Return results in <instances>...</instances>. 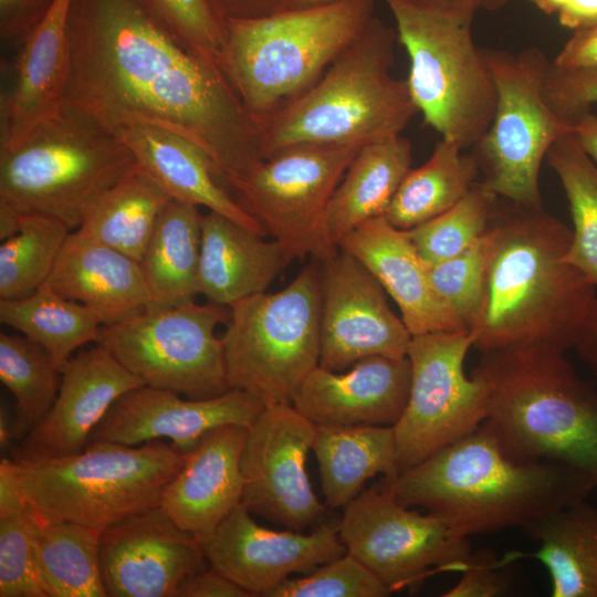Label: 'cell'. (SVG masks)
Wrapping results in <instances>:
<instances>
[{"label": "cell", "mask_w": 597, "mask_h": 597, "mask_svg": "<svg viewBox=\"0 0 597 597\" xmlns=\"http://www.w3.org/2000/svg\"><path fill=\"white\" fill-rule=\"evenodd\" d=\"M70 1L55 0L20 45L12 82L1 94L0 147L20 142L63 103L71 67Z\"/></svg>", "instance_id": "cell-25"}, {"label": "cell", "mask_w": 597, "mask_h": 597, "mask_svg": "<svg viewBox=\"0 0 597 597\" xmlns=\"http://www.w3.org/2000/svg\"><path fill=\"white\" fill-rule=\"evenodd\" d=\"M312 450L332 509L344 507L376 474L391 480L399 473L392 426H315Z\"/></svg>", "instance_id": "cell-30"}, {"label": "cell", "mask_w": 597, "mask_h": 597, "mask_svg": "<svg viewBox=\"0 0 597 597\" xmlns=\"http://www.w3.org/2000/svg\"><path fill=\"white\" fill-rule=\"evenodd\" d=\"M483 293L469 329L483 352L551 349L576 342L596 286L566 259L572 229L541 206L499 198L486 229Z\"/></svg>", "instance_id": "cell-2"}, {"label": "cell", "mask_w": 597, "mask_h": 597, "mask_svg": "<svg viewBox=\"0 0 597 597\" xmlns=\"http://www.w3.org/2000/svg\"><path fill=\"white\" fill-rule=\"evenodd\" d=\"M136 165L117 134L63 102L20 142L0 147V200L76 230Z\"/></svg>", "instance_id": "cell-7"}, {"label": "cell", "mask_w": 597, "mask_h": 597, "mask_svg": "<svg viewBox=\"0 0 597 597\" xmlns=\"http://www.w3.org/2000/svg\"><path fill=\"white\" fill-rule=\"evenodd\" d=\"M187 454L163 440L138 447L95 441L76 454L14 463L40 524L73 522L103 532L160 506Z\"/></svg>", "instance_id": "cell-8"}, {"label": "cell", "mask_w": 597, "mask_h": 597, "mask_svg": "<svg viewBox=\"0 0 597 597\" xmlns=\"http://www.w3.org/2000/svg\"><path fill=\"white\" fill-rule=\"evenodd\" d=\"M390 594L370 569L346 553L302 577H289L266 597H386Z\"/></svg>", "instance_id": "cell-43"}, {"label": "cell", "mask_w": 597, "mask_h": 597, "mask_svg": "<svg viewBox=\"0 0 597 597\" xmlns=\"http://www.w3.org/2000/svg\"><path fill=\"white\" fill-rule=\"evenodd\" d=\"M20 216L11 205L0 200V239L7 240L13 237L20 227Z\"/></svg>", "instance_id": "cell-56"}, {"label": "cell", "mask_w": 597, "mask_h": 597, "mask_svg": "<svg viewBox=\"0 0 597 597\" xmlns=\"http://www.w3.org/2000/svg\"><path fill=\"white\" fill-rule=\"evenodd\" d=\"M410 385L407 356H369L347 371L317 366L292 405L315 426H394L407 406Z\"/></svg>", "instance_id": "cell-22"}, {"label": "cell", "mask_w": 597, "mask_h": 597, "mask_svg": "<svg viewBox=\"0 0 597 597\" xmlns=\"http://www.w3.org/2000/svg\"><path fill=\"white\" fill-rule=\"evenodd\" d=\"M13 459L0 462V519L17 514L28 507Z\"/></svg>", "instance_id": "cell-51"}, {"label": "cell", "mask_w": 597, "mask_h": 597, "mask_svg": "<svg viewBox=\"0 0 597 597\" xmlns=\"http://www.w3.org/2000/svg\"><path fill=\"white\" fill-rule=\"evenodd\" d=\"M287 264L274 239L214 211L201 216L199 292L214 304L230 307L265 292Z\"/></svg>", "instance_id": "cell-28"}, {"label": "cell", "mask_w": 597, "mask_h": 597, "mask_svg": "<svg viewBox=\"0 0 597 597\" xmlns=\"http://www.w3.org/2000/svg\"><path fill=\"white\" fill-rule=\"evenodd\" d=\"M545 158L569 203L573 229L566 259L597 289V166L573 133L559 137Z\"/></svg>", "instance_id": "cell-37"}, {"label": "cell", "mask_w": 597, "mask_h": 597, "mask_svg": "<svg viewBox=\"0 0 597 597\" xmlns=\"http://www.w3.org/2000/svg\"><path fill=\"white\" fill-rule=\"evenodd\" d=\"M552 64L561 69H597V23L574 30Z\"/></svg>", "instance_id": "cell-49"}, {"label": "cell", "mask_w": 597, "mask_h": 597, "mask_svg": "<svg viewBox=\"0 0 597 597\" xmlns=\"http://www.w3.org/2000/svg\"><path fill=\"white\" fill-rule=\"evenodd\" d=\"M55 0H0V36L9 45H21L45 17Z\"/></svg>", "instance_id": "cell-47"}, {"label": "cell", "mask_w": 597, "mask_h": 597, "mask_svg": "<svg viewBox=\"0 0 597 597\" xmlns=\"http://www.w3.org/2000/svg\"><path fill=\"white\" fill-rule=\"evenodd\" d=\"M579 358L597 377V296L573 346Z\"/></svg>", "instance_id": "cell-54"}, {"label": "cell", "mask_w": 597, "mask_h": 597, "mask_svg": "<svg viewBox=\"0 0 597 597\" xmlns=\"http://www.w3.org/2000/svg\"><path fill=\"white\" fill-rule=\"evenodd\" d=\"M471 347L468 331L411 337L407 349L411 364L409 398L392 426L399 473L472 433L485 421V385L464 371Z\"/></svg>", "instance_id": "cell-15"}, {"label": "cell", "mask_w": 597, "mask_h": 597, "mask_svg": "<svg viewBox=\"0 0 597 597\" xmlns=\"http://www.w3.org/2000/svg\"><path fill=\"white\" fill-rule=\"evenodd\" d=\"M548 570L552 597H597V507L580 500L523 528Z\"/></svg>", "instance_id": "cell-31"}, {"label": "cell", "mask_w": 597, "mask_h": 597, "mask_svg": "<svg viewBox=\"0 0 597 597\" xmlns=\"http://www.w3.org/2000/svg\"><path fill=\"white\" fill-rule=\"evenodd\" d=\"M243 587L209 565L179 586L176 597H251Z\"/></svg>", "instance_id": "cell-48"}, {"label": "cell", "mask_w": 597, "mask_h": 597, "mask_svg": "<svg viewBox=\"0 0 597 597\" xmlns=\"http://www.w3.org/2000/svg\"><path fill=\"white\" fill-rule=\"evenodd\" d=\"M489 252L486 232L469 249L428 265L433 289L469 331L480 307Z\"/></svg>", "instance_id": "cell-44"}, {"label": "cell", "mask_w": 597, "mask_h": 597, "mask_svg": "<svg viewBox=\"0 0 597 597\" xmlns=\"http://www.w3.org/2000/svg\"><path fill=\"white\" fill-rule=\"evenodd\" d=\"M321 271L308 264L284 289L230 306L221 343L230 388L247 390L265 406L292 404L320 365Z\"/></svg>", "instance_id": "cell-10"}, {"label": "cell", "mask_w": 597, "mask_h": 597, "mask_svg": "<svg viewBox=\"0 0 597 597\" xmlns=\"http://www.w3.org/2000/svg\"><path fill=\"white\" fill-rule=\"evenodd\" d=\"M248 429L224 425L209 432L163 493L160 507L199 542L242 501L241 457Z\"/></svg>", "instance_id": "cell-24"}, {"label": "cell", "mask_w": 597, "mask_h": 597, "mask_svg": "<svg viewBox=\"0 0 597 597\" xmlns=\"http://www.w3.org/2000/svg\"><path fill=\"white\" fill-rule=\"evenodd\" d=\"M360 147L289 146L263 158L227 186L280 244L287 263L308 255L324 263L339 251L327 230V209Z\"/></svg>", "instance_id": "cell-12"}, {"label": "cell", "mask_w": 597, "mask_h": 597, "mask_svg": "<svg viewBox=\"0 0 597 597\" xmlns=\"http://www.w3.org/2000/svg\"><path fill=\"white\" fill-rule=\"evenodd\" d=\"M201 216L199 207L174 199L163 210L139 262L150 306H177L200 294Z\"/></svg>", "instance_id": "cell-32"}, {"label": "cell", "mask_w": 597, "mask_h": 597, "mask_svg": "<svg viewBox=\"0 0 597 597\" xmlns=\"http://www.w3.org/2000/svg\"><path fill=\"white\" fill-rule=\"evenodd\" d=\"M421 6L464 19H473L479 10H498L511 0H412Z\"/></svg>", "instance_id": "cell-53"}, {"label": "cell", "mask_w": 597, "mask_h": 597, "mask_svg": "<svg viewBox=\"0 0 597 597\" xmlns=\"http://www.w3.org/2000/svg\"><path fill=\"white\" fill-rule=\"evenodd\" d=\"M38 524L29 506L0 519V597H48L35 556Z\"/></svg>", "instance_id": "cell-42"}, {"label": "cell", "mask_w": 597, "mask_h": 597, "mask_svg": "<svg viewBox=\"0 0 597 597\" xmlns=\"http://www.w3.org/2000/svg\"><path fill=\"white\" fill-rule=\"evenodd\" d=\"M523 554L512 553L500 558L489 548L472 551L470 559L461 572V578L444 597H498L506 595L511 588V576L503 568L509 562Z\"/></svg>", "instance_id": "cell-46"}, {"label": "cell", "mask_w": 597, "mask_h": 597, "mask_svg": "<svg viewBox=\"0 0 597 597\" xmlns=\"http://www.w3.org/2000/svg\"><path fill=\"white\" fill-rule=\"evenodd\" d=\"M264 408L256 396L237 388L211 398L185 399L169 390L143 386L112 405L88 442L137 446L167 438L172 447L189 453L221 426L251 427Z\"/></svg>", "instance_id": "cell-20"}, {"label": "cell", "mask_w": 597, "mask_h": 597, "mask_svg": "<svg viewBox=\"0 0 597 597\" xmlns=\"http://www.w3.org/2000/svg\"><path fill=\"white\" fill-rule=\"evenodd\" d=\"M211 567L252 596H264L292 574H308L344 554L338 524L322 523L311 533L259 525L241 502L200 542Z\"/></svg>", "instance_id": "cell-18"}, {"label": "cell", "mask_w": 597, "mask_h": 597, "mask_svg": "<svg viewBox=\"0 0 597 597\" xmlns=\"http://www.w3.org/2000/svg\"><path fill=\"white\" fill-rule=\"evenodd\" d=\"M100 562L111 597H176L186 578L209 565L197 537L160 506L104 530Z\"/></svg>", "instance_id": "cell-19"}, {"label": "cell", "mask_w": 597, "mask_h": 597, "mask_svg": "<svg viewBox=\"0 0 597 597\" xmlns=\"http://www.w3.org/2000/svg\"><path fill=\"white\" fill-rule=\"evenodd\" d=\"M339 1H343V0H289V10L321 7V6L332 4Z\"/></svg>", "instance_id": "cell-57"}, {"label": "cell", "mask_w": 597, "mask_h": 597, "mask_svg": "<svg viewBox=\"0 0 597 597\" xmlns=\"http://www.w3.org/2000/svg\"><path fill=\"white\" fill-rule=\"evenodd\" d=\"M471 375L485 385L484 423L507 453L569 465L597 484V389L564 352H483Z\"/></svg>", "instance_id": "cell-4"}, {"label": "cell", "mask_w": 597, "mask_h": 597, "mask_svg": "<svg viewBox=\"0 0 597 597\" xmlns=\"http://www.w3.org/2000/svg\"><path fill=\"white\" fill-rule=\"evenodd\" d=\"M479 176L473 154L441 138L429 159L408 171L384 217L400 230L416 228L458 203Z\"/></svg>", "instance_id": "cell-34"}, {"label": "cell", "mask_w": 597, "mask_h": 597, "mask_svg": "<svg viewBox=\"0 0 597 597\" xmlns=\"http://www.w3.org/2000/svg\"><path fill=\"white\" fill-rule=\"evenodd\" d=\"M221 13L233 19H250L289 10V0H212Z\"/></svg>", "instance_id": "cell-52"}, {"label": "cell", "mask_w": 597, "mask_h": 597, "mask_svg": "<svg viewBox=\"0 0 597 597\" xmlns=\"http://www.w3.org/2000/svg\"><path fill=\"white\" fill-rule=\"evenodd\" d=\"M63 102L119 135L146 123L199 147L222 185L263 159L261 125L224 73L190 52L140 0H71Z\"/></svg>", "instance_id": "cell-1"}, {"label": "cell", "mask_w": 597, "mask_h": 597, "mask_svg": "<svg viewBox=\"0 0 597 597\" xmlns=\"http://www.w3.org/2000/svg\"><path fill=\"white\" fill-rule=\"evenodd\" d=\"M499 198L479 180L452 208L405 231L428 265L446 261L469 249L484 234Z\"/></svg>", "instance_id": "cell-40"}, {"label": "cell", "mask_w": 597, "mask_h": 597, "mask_svg": "<svg viewBox=\"0 0 597 597\" xmlns=\"http://www.w3.org/2000/svg\"><path fill=\"white\" fill-rule=\"evenodd\" d=\"M545 97L558 116L573 123L597 103V69H561L551 61Z\"/></svg>", "instance_id": "cell-45"}, {"label": "cell", "mask_w": 597, "mask_h": 597, "mask_svg": "<svg viewBox=\"0 0 597 597\" xmlns=\"http://www.w3.org/2000/svg\"><path fill=\"white\" fill-rule=\"evenodd\" d=\"M398 41L409 56L411 98L441 138L473 147L490 127L496 87L483 50L472 39V19L437 11L412 0H384Z\"/></svg>", "instance_id": "cell-9"}, {"label": "cell", "mask_w": 597, "mask_h": 597, "mask_svg": "<svg viewBox=\"0 0 597 597\" xmlns=\"http://www.w3.org/2000/svg\"><path fill=\"white\" fill-rule=\"evenodd\" d=\"M411 163V143L401 134L359 148L327 209V230L337 247L358 226L384 216Z\"/></svg>", "instance_id": "cell-29"}, {"label": "cell", "mask_w": 597, "mask_h": 597, "mask_svg": "<svg viewBox=\"0 0 597 597\" xmlns=\"http://www.w3.org/2000/svg\"><path fill=\"white\" fill-rule=\"evenodd\" d=\"M169 200L137 164L93 205L77 230L140 262Z\"/></svg>", "instance_id": "cell-33"}, {"label": "cell", "mask_w": 597, "mask_h": 597, "mask_svg": "<svg viewBox=\"0 0 597 597\" xmlns=\"http://www.w3.org/2000/svg\"><path fill=\"white\" fill-rule=\"evenodd\" d=\"M100 531L73 522L38 524L35 556L48 597H107Z\"/></svg>", "instance_id": "cell-36"}, {"label": "cell", "mask_w": 597, "mask_h": 597, "mask_svg": "<svg viewBox=\"0 0 597 597\" xmlns=\"http://www.w3.org/2000/svg\"><path fill=\"white\" fill-rule=\"evenodd\" d=\"M572 124L578 145L597 166V115L588 111Z\"/></svg>", "instance_id": "cell-55"}, {"label": "cell", "mask_w": 597, "mask_h": 597, "mask_svg": "<svg viewBox=\"0 0 597 597\" xmlns=\"http://www.w3.org/2000/svg\"><path fill=\"white\" fill-rule=\"evenodd\" d=\"M375 0L228 18L222 71L260 125L312 86L374 17Z\"/></svg>", "instance_id": "cell-6"}, {"label": "cell", "mask_w": 597, "mask_h": 597, "mask_svg": "<svg viewBox=\"0 0 597 597\" xmlns=\"http://www.w3.org/2000/svg\"><path fill=\"white\" fill-rule=\"evenodd\" d=\"M322 264L318 366L343 371L369 356H407L412 336L374 274L342 250Z\"/></svg>", "instance_id": "cell-17"}, {"label": "cell", "mask_w": 597, "mask_h": 597, "mask_svg": "<svg viewBox=\"0 0 597 597\" xmlns=\"http://www.w3.org/2000/svg\"><path fill=\"white\" fill-rule=\"evenodd\" d=\"M140 2L185 48L222 71L227 19L212 0Z\"/></svg>", "instance_id": "cell-41"}, {"label": "cell", "mask_w": 597, "mask_h": 597, "mask_svg": "<svg viewBox=\"0 0 597 597\" xmlns=\"http://www.w3.org/2000/svg\"><path fill=\"white\" fill-rule=\"evenodd\" d=\"M396 31L373 17L306 91L261 125L263 158L298 144L354 145L400 135L418 109L391 74Z\"/></svg>", "instance_id": "cell-5"}, {"label": "cell", "mask_w": 597, "mask_h": 597, "mask_svg": "<svg viewBox=\"0 0 597 597\" xmlns=\"http://www.w3.org/2000/svg\"><path fill=\"white\" fill-rule=\"evenodd\" d=\"M0 322L45 348L61 370L77 348L97 342L103 325L95 312L48 281L27 296L0 298Z\"/></svg>", "instance_id": "cell-35"}, {"label": "cell", "mask_w": 597, "mask_h": 597, "mask_svg": "<svg viewBox=\"0 0 597 597\" xmlns=\"http://www.w3.org/2000/svg\"><path fill=\"white\" fill-rule=\"evenodd\" d=\"M0 380L17 399L15 432L23 438L53 406L62 370L40 344L24 335L1 333Z\"/></svg>", "instance_id": "cell-38"}, {"label": "cell", "mask_w": 597, "mask_h": 597, "mask_svg": "<svg viewBox=\"0 0 597 597\" xmlns=\"http://www.w3.org/2000/svg\"><path fill=\"white\" fill-rule=\"evenodd\" d=\"M48 282L95 312L103 325L130 318L151 305L140 263L77 229L66 239Z\"/></svg>", "instance_id": "cell-26"}, {"label": "cell", "mask_w": 597, "mask_h": 597, "mask_svg": "<svg viewBox=\"0 0 597 597\" xmlns=\"http://www.w3.org/2000/svg\"><path fill=\"white\" fill-rule=\"evenodd\" d=\"M200 305L149 306L125 321L102 325L96 344L105 347L146 386L190 399L230 390L221 338L230 308Z\"/></svg>", "instance_id": "cell-13"}, {"label": "cell", "mask_w": 597, "mask_h": 597, "mask_svg": "<svg viewBox=\"0 0 597 597\" xmlns=\"http://www.w3.org/2000/svg\"><path fill=\"white\" fill-rule=\"evenodd\" d=\"M143 386L145 383L102 345L78 352L62 368L53 406L12 450V459H52L83 451L112 405Z\"/></svg>", "instance_id": "cell-21"}, {"label": "cell", "mask_w": 597, "mask_h": 597, "mask_svg": "<svg viewBox=\"0 0 597 597\" xmlns=\"http://www.w3.org/2000/svg\"><path fill=\"white\" fill-rule=\"evenodd\" d=\"M343 509L338 535L347 553L391 593L416 589L437 573H461L473 551L469 537L436 514L401 503L384 480Z\"/></svg>", "instance_id": "cell-14"}, {"label": "cell", "mask_w": 597, "mask_h": 597, "mask_svg": "<svg viewBox=\"0 0 597 597\" xmlns=\"http://www.w3.org/2000/svg\"><path fill=\"white\" fill-rule=\"evenodd\" d=\"M384 481L407 506H421L470 537L528 524L597 488L563 463L507 453L483 422L475 431Z\"/></svg>", "instance_id": "cell-3"}, {"label": "cell", "mask_w": 597, "mask_h": 597, "mask_svg": "<svg viewBox=\"0 0 597 597\" xmlns=\"http://www.w3.org/2000/svg\"><path fill=\"white\" fill-rule=\"evenodd\" d=\"M137 164L179 202L205 207L259 235L268 234L217 178L207 155L187 138L166 128L134 123L118 135Z\"/></svg>", "instance_id": "cell-27"}, {"label": "cell", "mask_w": 597, "mask_h": 597, "mask_svg": "<svg viewBox=\"0 0 597 597\" xmlns=\"http://www.w3.org/2000/svg\"><path fill=\"white\" fill-rule=\"evenodd\" d=\"M71 232L54 218L21 213L19 231L0 245V298L27 296L46 282Z\"/></svg>", "instance_id": "cell-39"}, {"label": "cell", "mask_w": 597, "mask_h": 597, "mask_svg": "<svg viewBox=\"0 0 597 597\" xmlns=\"http://www.w3.org/2000/svg\"><path fill=\"white\" fill-rule=\"evenodd\" d=\"M572 30L597 23V0H528Z\"/></svg>", "instance_id": "cell-50"}, {"label": "cell", "mask_w": 597, "mask_h": 597, "mask_svg": "<svg viewBox=\"0 0 597 597\" xmlns=\"http://www.w3.org/2000/svg\"><path fill=\"white\" fill-rule=\"evenodd\" d=\"M338 248L359 260L379 281L396 302L411 336L468 331L437 294L429 266L406 231L384 216L358 226L341 240Z\"/></svg>", "instance_id": "cell-23"}, {"label": "cell", "mask_w": 597, "mask_h": 597, "mask_svg": "<svg viewBox=\"0 0 597 597\" xmlns=\"http://www.w3.org/2000/svg\"><path fill=\"white\" fill-rule=\"evenodd\" d=\"M314 436L315 425L292 404L265 406L241 457V502L251 513L298 532L323 519L326 507L306 473Z\"/></svg>", "instance_id": "cell-16"}, {"label": "cell", "mask_w": 597, "mask_h": 597, "mask_svg": "<svg viewBox=\"0 0 597 597\" xmlns=\"http://www.w3.org/2000/svg\"><path fill=\"white\" fill-rule=\"evenodd\" d=\"M483 52L496 87V106L490 127L471 150L480 182L501 198L541 206L542 163L559 137L573 133V124L558 116L545 97L551 61L536 48Z\"/></svg>", "instance_id": "cell-11"}]
</instances>
